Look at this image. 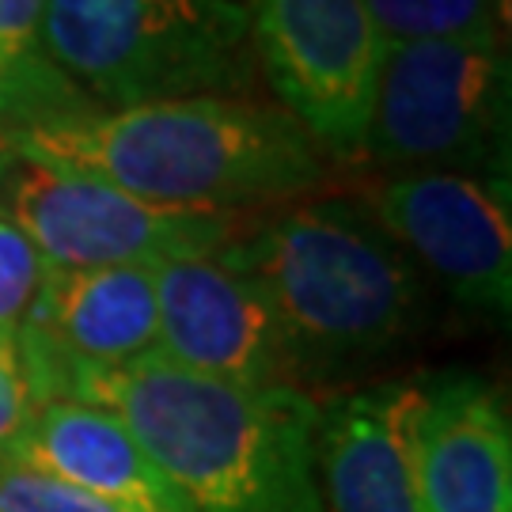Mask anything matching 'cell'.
I'll list each match as a JSON object with an SVG mask.
<instances>
[{"label": "cell", "mask_w": 512, "mask_h": 512, "mask_svg": "<svg viewBox=\"0 0 512 512\" xmlns=\"http://www.w3.org/2000/svg\"><path fill=\"white\" fill-rule=\"evenodd\" d=\"M16 357L38 406L73 399L110 410L190 512H323L311 391L220 384L156 353L84 365L35 327L16 334Z\"/></svg>", "instance_id": "obj_1"}, {"label": "cell", "mask_w": 512, "mask_h": 512, "mask_svg": "<svg viewBox=\"0 0 512 512\" xmlns=\"http://www.w3.org/2000/svg\"><path fill=\"white\" fill-rule=\"evenodd\" d=\"M224 255L266 300L300 391L365 380L425 327V277L365 202L289 205Z\"/></svg>", "instance_id": "obj_2"}, {"label": "cell", "mask_w": 512, "mask_h": 512, "mask_svg": "<svg viewBox=\"0 0 512 512\" xmlns=\"http://www.w3.org/2000/svg\"><path fill=\"white\" fill-rule=\"evenodd\" d=\"M8 152L103 179L152 205L198 213L289 202L327 179V156L285 110L228 95L76 110L27 129Z\"/></svg>", "instance_id": "obj_3"}, {"label": "cell", "mask_w": 512, "mask_h": 512, "mask_svg": "<svg viewBox=\"0 0 512 512\" xmlns=\"http://www.w3.org/2000/svg\"><path fill=\"white\" fill-rule=\"evenodd\" d=\"M38 50L110 110L239 99L258 65L243 0H46Z\"/></svg>", "instance_id": "obj_4"}, {"label": "cell", "mask_w": 512, "mask_h": 512, "mask_svg": "<svg viewBox=\"0 0 512 512\" xmlns=\"http://www.w3.org/2000/svg\"><path fill=\"white\" fill-rule=\"evenodd\" d=\"M505 38L387 46L365 156L406 171L509 175Z\"/></svg>", "instance_id": "obj_5"}, {"label": "cell", "mask_w": 512, "mask_h": 512, "mask_svg": "<svg viewBox=\"0 0 512 512\" xmlns=\"http://www.w3.org/2000/svg\"><path fill=\"white\" fill-rule=\"evenodd\" d=\"M0 217L35 243L50 270L164 266L213 255L243 232L239 213L152 205L23 152H0Z\"/></svg>", "instance_id": "obj_6"}, {"label": "cell", "mask_w": 512, "mask_h": 512, "mask_svg": "<svg viewBox=\"0 0 512 512\" xmlns=\"http://www.w3.org/2000/svg\"><path fill=\"white\" fill-rule=\"evenodd\" d=\"M243 8L281 110L323 156L361 160L387 54L365 0H243Z\"/></svg>", "instance_id": "obj_7"}, {"label": "cell", "mask_w": 512, "mask_h": 512, "mask_svg": "<svg viewBox=\"0 0 512 512\" xmlns=\"http://www.w3.org/2000/svg\"><path fill=\"white\" fill-rule=\"evenodd\" d=\"M368 213L463 311L509 319V175L406 171L368 190Z\"/></svg>", "instance_id": "obj_8"}, {"label": "cell", "mask_w": 512, "mask_h": 512, "mask_svg": "<svg viewBox=\"0 0 512 512\" xmlns=\"http://www.w3.org/2000/svg\"><path fill=\"white\" fill-rule=\"evenodd\" d=\"M156 311L167 365L236 387H296L274 315L224 247L156 266Z\"/></svg>", "instance_id": "obj_9"}, {"label": "cell", "mask_w": 512, "mask_h": 512, "mask_svg": "<svg viewBox=\"0 0 512 512\" xmlns=\"http://www.w3.org/2000/svg\"><path fill=\"white\" fill-rule=\"evenodd\" d=\"M406 440L421 512H512V421L486 376L444 368L410 380Z\"/></svg>", "instance_id": "obj_10"}, {"label": "cell", "mask_w": 512, "mask_h": 512, "mask_svg": "<svg viewBox=\"0 0 512 512\" xmlns=\"http://www.w3.org/2000/svg\"><path fill=\"white\" fill-rule=\"evenodd\" d=\"M406 403L410 380H380L319 399L315 471L323 512H421Z\"/></svg>", "instance_id": "obj_11"}, {"label": "cell", "mask_w": 512, "mask_h": 512, "mask_svg": "<svg viewBox=\"0 0 512 512\" xmlns=\"http://www.w3.org/2000/svg\"><path fill=\"white\" fill-rule=\"evenodd\" d=\"M8 459L61 478L114 512H190L137 437L103 406L42 403Z\"/></svg>", "instance_id": "obj_12"}, {"label": "cell", "mask_w": 512, "mask_h": 512, "mask_svg": "<svg viewBox=\"0 0 512 512\" xmlns=\"http://www.w3.org/2000/svg\"><path fill=\"white\" fill-rule=\"evenodd\" d=\"M35 327L65 357L84 365H129L156 353V266H103V270H46Z\"/></svg>", "instance_id": "obj_13"}, {"label": "cell", "mask_w": 512, "mask_h": 512, "mask_svg": "<svg viewBox=\"0 0 512 512\" xmlns=\"http://www.w3.org/2000/svg\"><path fill=\"white\" fill-rule=\"evenodd\" d=\"M95 107L42 50H0V152L16 145L27 129Z\"/></svg>", "instance_id": "obj_14"}, {"label": "cell", "mask_w": 512, "mask_h": 512, "mask_svg": "<svg viewBox=\"0 0 512 512\" xmlns=\"http://www.w3.org/2000/svg\"><path fill=\"white\" fill-rule=\"evenodd\" d=\"M365 12L384 46L505 35V0H365Z\"/></svg>", "instance_id": "obj_15"}, {"label": "cell", "mask_w": 512, "mask_h": 512, "mask_svg": "<svg viewBox=\"0 0 512 512\" xmlns=\"http://www.w3.org/2000/svg\"><path fill=\"white\" fill-rule=\"evenodd\" d=\"M46 258L12 220L0 217V342L16 346V334L31 319L46 281Z\"/></svg>", "instance_id": "obj_16"}, {"label": "cell", "mask_w": 512, "mask_h": 512, "mask_svg": "<svg viewBox=\"0 0 512 512\" xmlns=\"http://www.w3.org/2000/svg\"><path fill=\"white\" fill-rule=\"evenodd\" d=\"M0 512H114L99 497L76 490L61 478L0 459Z\"/></svg>", "instance_id": "obj_17"}, {"label": "cell", "mask_w": 512, "mask_h": 512, "mask_svg": "<svg viewBox=\"0 0 512 512\" xmlns=\"http://www.w3.org/2000/svg\"><path fill=\"white\" fill-rule=\"evenodd\" d=\"M35 395L27 387V376L19 368L16 346L0 342V459L16 452V444L35 421Z\"/></svg>", "instance_id": "obj_18"}, {"label": "cell", "mask_w": 512, "mask_h": 512, "mask_svg": "<svg viewBox=\"0 0 512 512\" xmlns=\"http://www.w3.org/2000/svg\"><path fill=\"white\" fill-rule=\"evenodd\" d=\"M46 0H0V50H35Z\"/></svg>", "instance_id": "obj_19"}]
</instances>
